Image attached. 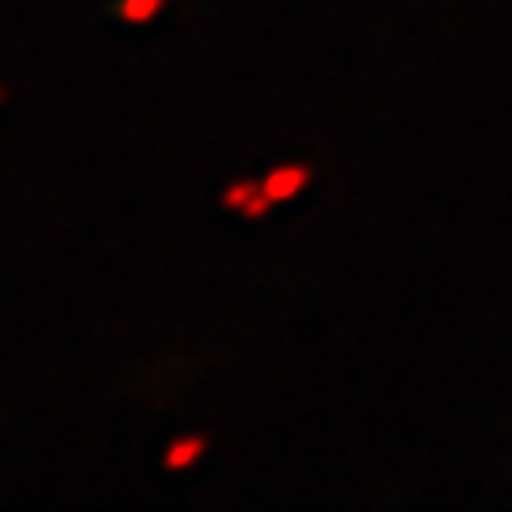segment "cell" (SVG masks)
<instances>
[{
	"label": "cell",
	"instance_id": "cell-4",
	"mask_svg": "<svg viewBox=\"0 0 512 512\" xmlns=\"http://www.w3.org/2000/svg\"><path fill=\"white\" fill-rule=\"evenodd\" d=\"M256 192H261V184H256V180H239V184H231L227 192H222V205H227V210H244Z\"/></svg>",
	"mask_w": 512,
	"mask_h": 512
},
{
	"label": "cell",
	"instance_id": "cell-2",
	"mask_svg": "<svg viewBox=\"0 0 512 512\" xmlns=\"http://www.w3.org/2000/svg\"><path fill=\"white\" fill-rule=\"evenodd\" d=\"M205 448H210V440H205V436H184V440H175L163 453V466L167 470H188L197 457H205Z\"/></svg>",
	"mask_w": 512,
	"mask_h": 512
},
{
	"label": "cell",
	"instance_id": "cell-1",
	"mask_svg": "<svg viewBox=\"0 0 512 512\" xmlns=\"http://www.w3.org/2000/svg\"><path fill=\"white\" fill-rule=\"evenodd\" d=\"M261 184H265V192L274 201H291L295 192H303L312 184V167H299V163L295 167H278V171H269Z\"/></svg>",
	"mask_w": 512,
	"mask_h": 512
},
{
	"label": "cell",
	"instance_id": "cell-3",
	"mask_svg": "<svg viewBox=\"0 0 512 512\" xmlns=\"http://www.w3.org/2000/svg\"><path fill=\"white\" fill-rule=\"evenodd\" d=\"M163 9H167V0H120V18L133 22V26L154 22Z\"/></svg>",
	"mask_w": 512,
	"mask_h": 512
},
{
	"label": "cell",
	"instance_id": "cell-5",
	"mask_svg": "<svg viewBox=\"0 0 512 512\" xmlns=\"http://www.w3.org/2000/svg\"><path fill=\"white\" fill-rule=\"evenodd\" d=\"M0 99H5V90H0Z\"/></svg>",
	"mask_w": 512,
	"mask_h": 512
}]
</instances>
